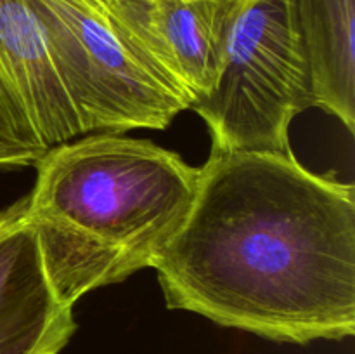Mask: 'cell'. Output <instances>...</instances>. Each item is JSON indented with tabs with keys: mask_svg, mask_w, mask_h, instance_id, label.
Listing matches in <instances>:
<instances>
[{
	"mask_svg": "<svg viewBox=\"0 0 355 354\" xmlns=\"http://www.w3.org/2000/svg\"><path fill=\"white\" fill-rule=\"evenodd\" d=\"M153 267L166 307L305 346L355 333V189L293 153L211 151Z\"/></svg>",
	"mask_w": 355,
	"mask_h": 354,
	"instance_id": "obj_1",
	"label": "cell"
},
{
	"mask_svg": "<svg viewBox=\"0 0 355 354\" xmlns=\"http://www.w3.org/2000/svg\"><path fill=\"white\" fill-rule=\"evenodd\" d=\"M28 219L64 304L153 267L186 219L200 167L148 139L96 132L37 163Z\"/></svg>",
	"mask_w": 355,
	"mask_h": 354,
	"instance_id": "obj_2",
	"label": "cell"
},
{
	"mask_svg": "<svg viewBox=\"0 0 355 354\" xmlns=\"http://www.w3.org/2000/svg\"><path fill=\"white\" fill-rule=\"evenodd\" d=\"M314 106L304 44L283 0H239L217 83L191 106L211 151L291 153V121Z\"/></svg>",
	"mask_w": 355,
	"mask_h": 354,
	"instance_id": "obj_3",
	"label": "cell"
},
{
	"mask_svg": "<svg viewBox=\"0 0 355 354\" xmlns=\"http://www.w3.org/2000/svg\"><path fill=\"white\" fill-rule=\"evenodd\" d=\"M87 134L165 128L191 103L118 24L104 0H31Z\"/></svg>",
	"mask_w": 355,
	"mask_h": 354,
	"instance_id": "obj_4",
	"label": "cell"
},
{
	"mask_svg": "<svg viewBox=\"0 0 355 354\" xmlns=\"http://www.w3.org/2000/svg\"><path fill=\"white\" fill-rule=\"evenodd\" d=\"M31 0H0V167L35 165L85 135Z\"/></svg>",
	"mask_w": 355,
	"mask_h": 354,
	"instance_id": "obj_5",
	"label": "cell"
},
{
	"mask_svg": "<svg viewBox=\"0 0 355 354\" xmlns=\"http://www.w3.org/2000/svg\"><path fill=\"white\" fill-rule=\"evenodd\" d=\"M128 37L189 99L214 90L239 0H104Z\"/></svg>",
	"mask_w": 355,
	"mask_h": 354,
	"instance_id": "obj_6",
	"label": "cell"
},
{
	"mask_svg": "<svg viewBox=\"0 0 355 354\" xmlns=\"http://www.w3.org/2000/svg\"><path fill=\"white\" fill-rule=\"evenodd\" d=\"M26 207L23 196L0 210V354H59L76 321L49 280Z\"/></svg>",
	"mask_w": 355,
	"mask_h": 354,
	"instance_id": "obj_7",
	"label": "cell"
},
{
	"mask_svg": "<svg viewBox=\"0 0 355 354\" xmlns=\"http://www.w3.org/2000/svg\"><path fill=\"white\" fill-rule=\"evenodd\" d=\"M304 44L315 108L355 130V0H283Z\"/></svg>",
	"mask_w": 355,
	"mask_h": 354,
	"instance_id": "obj_8",
	"label": "cell"
}]
</instances>
